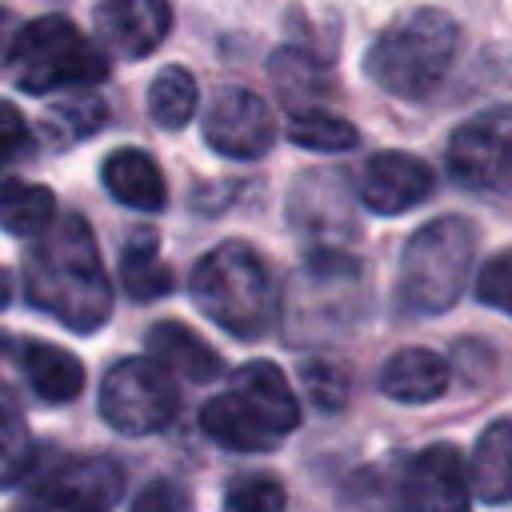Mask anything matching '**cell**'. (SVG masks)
I'll return each instance as SVG.
<instances>
[{
	"instance_id": "obj_31",
	"label": "cell",
	"mask_w": 512,
	"mask_h": 512,
	"mask_svg": "<svg viewBox=\"0 0 512 512\" xmlns=\"http://www.w3.org/2000/svg\"><path fill=\"white\" fill-rule=\"evenodd\" d=\"M268 68H272V80L284 92V100H300V96L320 88V68L304 52H296V48H280Z\"/></svg>"
},
{
	"instance_id": "obj_2",
	"label": "cell",
	"mask_w": 512,
	"mask_h": 512,
	"mask_svg": "<svg viewBox=\"0 0 512 512\" xmlns=\"http://www.w3.org/2000/svg\"><path fill=\"white\" fill-rule=\"evenodd\" d=\"M192 300L236 340H260L280 320V288L264 256L244 240L216 244L192 268Z\"/></svg>"
},
{
	"instance_id": "obj_37",
	"label": "cell",
	"mask_w": 512,
	"mask_h": 512,
	"mask_svg": "<svg viewBox=\"0 0 512 512\" xmlns=\"http://www.w3.org/2000/svg\"><path fill=\"white\" fill-rule=\"evenodd\" d=\"M0 348H4V340H0Z\"/></svg>"
},
{
	"instance_id": "obj_30",
	"label": "cell",
	"mask_w": 512,
	"mask_h": 512,
	"mask_svg": "<svg viewBox=\"0 0 512 512\" xmlns=\"http://www.w3.org/2000/svg\"><path fill=\"white\" fill-rule=\"evenodd\" d=\"M284 488L272 476H236L224 492L220 512H284Z\"/></svg>"
},
{
	"instance_id": "obj_5",
	"label": "cell",
	"mask_w": 512,
	"mask_h": 512,
	"mask_svg": "<svg viewBox=\"0 0 512 512\" xmlns=\"http://www.w3.org/2000/svg\"><path fill=\"white\" fill-rule=\"evenodd\" d=\"M456 44H460V28L452 16H444L440 8H416L372 40L364 56V72L376 88L400 100H420L444 80Z\"/></svg>"
},
{
	"instance_id": "obj_7",
	"label": "cell",
	"mask_w": 512,
	"mask_h": 512,
	"mask_svg": "<svg viewBox=\"0 0 512 512\" xmlns=\"http://www.w3.org/2000/svg\"><path fill=\"white\" fill-rule=\"evenodd\" d=\"M176 408H180L176 384L156 360L128 356V360H120L104 372L100 416L120 436H152V432L172 424Z\"/></svg>"
},
{
	"instance_id": "obj_27",
	"label": "cell",
	"mask_w": 512,
	"mask_h": 512,
	"mask_svg": "<svg viewBox=\"0 0 512 512\" xmlns=\"http://www.w3.org/2000/svg\"><path fill=\"white\" fill-rule=\"evenodd\" d=\"M288 140L308 152H348L356 144V128L324 108H296L288 116Z\"/></svg>"
},
{
	"instance_id": "obj_6",
	"label": "cell",
	"mask_w": 512,
	"mask_h": 512,
	"mask_svg": "<svg viewBox=\"0 0 512 512\" xmlns=\"http://www.w3.org/2000/svg\"><path fill=\"white\" fill-rule=\"evenodd\" d=\"M8 68L28 96H48L60 88H88L108 76V52L96 48L72 20L36 16L16 28L8 44Z\"/></svg>"
},
{
	"instance_id": "obj_10",
	"label": "cell",
	"mask_w": 512,
	"mask_h": 512,
	"mask_svg": "<svg viewBox=\"0 0 512 512\" xmlns=\"http://www.w3.org/2000/svg\"><path fill=\"white\" fill-rule=\"evenodd\" d=\"M124 472L108 456H60L32 484L20 512H112Z\"/></svg>"
},
{
	"instance_id": "obj_33",
	"label": "cell",
	"mask_w": 512,
	"mask_h": 512,
	"mask_svg": "<svg viewBox=\"0 0 512 512\" xmlns=\"http://www.w3.org/2000/svg\"><path fill=\"white\" fill-rule=\"evenodd\" d=\"M32 152V128L12 100H0V172Z\"/></svg>"
},
{
	"instance_id": "obj_26",
	"label": "cell",
	"mask_w": 512,
	"mask_h": 512,
	"mask_svg": "<svg viewBox=\"0 0 512 512\" xmlns=\"http://www.w3.org/2000/svg\"><path fill=\"white\" fill-rule=\"evenodd\" d=\"M108 120V108L100 96H68V100H56L44 120H40V132L52 148H68L92 132H100Z\"/></svg>"
},
{
	"instance_id": "obj_24",
	"label": "cell",
	"mask_w": 512,
	"mask_h": 512,
	"mask_svg": "<svg viewBox=\"0 0 512 512\" xmlns=\"http://www.w3.org/2000/svg\"><path fill=\"white\" fill-rule=\"evenodd\" d=\"M120 284L132 300H160L172 292V268L156 252L152 232H136L120 252Z\"/></svg>"
},
{
	"instance_id": "obj_16",
	"label": "cell",
	"mask_w": 512,
	"mask_h": 512,
	"mask_svg": "<svg viewBox=\"0 0 512 512\" xmlns=\"http://www.w3.org/2000/svg\"><path fill=\"white\" fill-rule=\"evenodd\" d=\"M144 348H148V360H156L168 376H180V380H192V384H208L224 372L216 348L180 320L152 324L148 336H144Z\"/></svg>"
},
{
	"instance_id": "obj_14",
	"label": "cell",
	"mask_w": 512,
	"mask_h": 512,
	"mask_svg": "<svg viewBox=\"0 0 512 512\" xmlns=\"http://www.w3.org/2000/svg\"><path fill=\"white\" fill-rule=\"evenodd\" d=\"M172 28L168 0H100L96 4V36L112 56L140 60L164 44Z\"/></svg>"
},
{
	"instance_id": "obj_3",
	"label": "cell",
	"mask_w": 512,
	"mask_h": 512,
	"mask_svg": "<svg viewBox=\"0 0 512 512\" xmlns=\"http://www.w3.org/2000/svg\"><path fill=\"white\" fill-rule=\"evenodd\" d=\"M476 228L464 216H436L408 236L396 268V312L436 316L448 312L472 280Z\"/></svg>"
},
{
	"instance_id": "obj_17",
	"label": "cell",
	"mask_w": 512,
	"mask_h": 512,
	"mask_svg": "<svg viewBox=\"0 0 512 512\" xmlns=\"http://www.w3.org/2000/svg\"><path fill=\"white\" fill-rule=\"evenodd\" d=\"M100 180L112 200L136 212H160L168 204V184L160 164L144 148H116L100 164Z\"/></svg>"
},
{
	"instance_id": "obj_8",
	"label": "cell",
	"mask_w": 512,
	"mask_h": 512,
	"mask_svg": "<svg viewBox=\"0 0 512 512\" xmlns=\"http://www.w3.org/2000/svg\"><path fill=\"white\" fill-rule=\"evenodd\" d=\"M292 232L316 248H344L360 236L352 180L340 168H308L296 176L284 208Z\"/></svg>"
},
{
	"instance_id": "obj_35",
	"label": "cell",
	"mask_w": 512,
	"mask_h": 512,
	"mask_svg": "<svg viewBox=\"0 0 512 512\" xmlns=\"http://www.w3.org/2000/svg\"><path fill=\"white\" fill-rule=\"evenodd\" d=\"M12 36H16V16L0 4V60H8V44H12Z\"/></svg>"
},
{
	"instance_id": "obj_18",
	"label": "cell",
	"mask_w": 512,
	"mask_h": 512,
	"mask_svg": "<svg viewBox=\"0 0 512 512\" xmlns=\"http://www.w3.org/2000/svg\"><path fill=\"white\" fill-rule=\"evenodd\" d=\"M448 360L432 348H400L380 368V392L400 404H432L448 392Z\"/></svg>"
},
{
	"instance_id": "obj_9",
	"label": "cell",
	"mask_w": 512,
	"mask_h": 512,
	"mask_svg": "<svg viewBox=\"0 0 512 512\" xmlns=\"http://www.w3.org/2000/svg\"><path fill=\"white\" fill-rule=\"evenodd\" d=\"M448 176L472 192H512V108H484L448 136Z\"/></svg>"
},
{
	"instance_id": "obj_11",
	"label": "cell",
	"mask_w": 512,
	"mask_h": 512,
	"mask_svg": "<svg viewBox=\"0 0 512 512\" xmlns=\"http://www.w3.org/2000/svg\"><path fill=\"white\" fill-rule=\"evenodd\" d=\"M204 140L212 152H220L228 160H256L276 140L272 108L252 88L228 84L212 96V104L204 112Z\"/></svg>"
},
{
	"instance_id": "obj_23",
	"label": "cell",
	"mask_w": 512,
	"mask_h": 512,
	"mask_svg": "<svg viewBox=\"0 0 512 512\" xmlns=\"http://www.w3.org/2000/svg\"><path fill=\"white\" fill-rule=\"evenodd\" d=\"M56 220V192L32 180H4L0 184V228L20 240H36Z\"/></svg>"
},
{
	"instance_id": "obj_12",
	"label": "cell",
	"mask_w": 512,
	"mask_h": 512,
	"mask_svg": "<svg viewBox=\"0 0 512 512\" xmlns=\"http://www.w3.org/2000/svg\"><path fill=\"white\" fill-rule=\"evenodd\" d=\"M404 512H468L472 508V488L464 460L452 444H432L416 452L404 472Z\"/></svg>"
},
{
	"instance_id": "obj_22",
	"label": "cell",
	"mask_w": 512,
	"mask_h": 512,
	"mask_svg": "<svg viewBox=\"0 0 512 512\" xmlns=\"http://www.w3.org/2000/svg\"><path fill=\"white\" fill-rule=\"evenodd\" d=\"M400 472L392 460H376V464H364L356 468L344 484H340V496H336V512H404V484H400Z\"/></svg>"
},
{
	"instance_id": "obj_21",
	"label": "cell",
	"mask_w": 512,
	"mask_h": 512,
	"mask_svg": "<svg viewBox=\"0 0 512 512\" xmlns=\"http://www.w3.org/2000/svg\"><path fill=\"white\" fill-rule=\"evenodd\" d=\"M464 472H468V488L484 504L512 500V416H500L480 432L472 464Z\"/></svg>"
},
{
	"instance_id": "obj_25",
	"label": "cell",
	"mask_w": 512,
	"mask_h": 512,
	"mask_svg": "<svg viewBox=\"0 0 512 512\" xmlns=\"http://www.w3.org/2000/svg\"><path fill=\"white\" fill-rule=\"evenodd\" d=\"M196 104H200V92H196V80H192L188 68L168 64V68H160L152 76V84H148V116L164 132H180L196 116Z\"/></svg>"
},
{
	"instance_id": "obj_1",
	"label": "cell",
	"mask_w": 512,
	"mask_h": 512,
	"mask_svg": "<svg viewBox=\"0 0 512 512\" xmlns=\"http://www.w3.org/2000/svg\"><path fill=\"white\" fill-rule=\"evenodd\" d=\"M24 296L72 332H96L112 316V280L84 216L52 220L24 256Z\"/></svg>"
},
{
	"instance_id": "obj_34",
	"label": "cell",
	"mask_w": 512,
	"mask_h": 512,
	"mask_svg": "<svg viewBox=\"0 0 512 512\" xmlns=\"http://www.w3.org/2000/svg\"><path fill=\"white\" fill-rule=\"evenodd\" d=\"M188 508V492L176 480H152L136 492L128 512H184Z\"/></svg>"
},
{
	"instance_id": "obj_13",
	"label": "cell",
	"mask_w": 512,
	"mask_h": 512,
	"mask_svg": "<svg viewBox=\"0 0 512 512\" xmlns=\"http://www.w3.org/2000/svg\"><path fill=\"white\" fill-rule=\"evenodd\" d=\"M432 188H436V176L420 156H412V152H376V156H368V164L360 172L356 196L376 216H400V212L424 204L432 196Z\"/></svg>"
},
{
	"instance_id": "obj_15",
	"label": "cell",
	"mask_w": 512,
	"mask_h": 512,
	"mask_svg": "<svg viewBox=\"0 0 512 512\" xmlns=\"http://www.w3.org/2000/svg\"><path fill=\"white\" fill-rule=\"evenodd\" d=\"M228 392L240 396V400L256 412V420H260L272 436H280V440L300 424V404H296V396H292L284 372H280L276 364H268V360H248V364H240V368L232 372V388H228Z\"/></svg>"
},
{
	"instance_id": "obj_4",
	"label": "cell",
	"mask_w": 512,
	"mask_h": 512,
	"mask_svg": "<svg viewBox=\"0 0 512 512\" xmlns=\"http://www.w3.org/2000/svg\"><path fill=\"white\" fill-rule=\"evenodd\" d=\"M364 272L344 248H316L280 300L284 336L300 348L344 336L364 316Z\"/></svg>"
},
{
	"instance_id": "obj_32",
	"label": "cell",
	"mask_w": 512,
	"mask_h": 512,
	"mask_svg": "<svg viewBox=\"0 0 512 512\" xmlns=\"http://www.w3.org/2000/svg\"><path fill=\"white\" fill-rule=\"evenodd\" d=\"M476 296H480L488 308H500V312L512 316V248L496 252V256L480 268V276H476Z\"/></svg>"
},
{
	"instance_id": "obj_20",
	"label": "cell",
	"mask_w": 512,
	"mask_h": 512,
	"mask_svg": "<svg viewBox=\"0 0 512 512\" xmlns=\"http://www.w3.org/2000/svg\"><path fill=\"white\" fill-rule=\"evenodd\" d=\"M200 428L208 440H216L220 448H232V452H272L280 444V436H272L256 420V412L232 392H220L200 408Z\"/></svg>"
},
{
	"instance_id": "obj_19",
	"label": "cell",
	"mask_w": 512,
	"mask_h": 512,
	"mask_svg": "<svg viewBox=\"0 0 512 512\" xmlns=\"http://www.w3.org/2000/svg\"><path fill=\"white\" fill-rule=\"evenodd\" d=\"M20 368H24L28 384H32V392L44 404H68L84 388V364L60 344L24 340L20 344Z\"/></svg>"
},
{
	"instance_id": "obj_28",
	"label": "cell",
	"mask_w": 512,
	"mask_h": 512,
	"mask_svg": "<svg viewBox=\"0 0 512 512\" xmlns=\"http://www.w3.org/2000/svg\"><path fill=\"white\" fill-rule=\"evenodd\" d=\"M32 464V444H28V424L16 408V400L0 388V488L20 480Z\"/></svg>"
},
{
	"instance_id": "obj_29",
	"label": "cell",
	"mask_w": 512,
	"mask_h": 512,
	"mask_svg": "<svg viewBox=\"0 0 512 512\" xmlns=\"http://www.w3.org/2000/svg\"><path fill=\"white\" fill-rule=\"evenodd\" d=\"M300 380H304V392L312 396V404H320L324 412H340L348 404V392H352V376L340 360H328V356H312L304 360L300 368Z\"/></svg>"
},
{
	"instance_id": "obj_36",
	"label": "cell",
	"mask_w": 512,
	"mask_h": 512,
	"mask_svg": "<svg viewBox=\"0 0 512 512\" xmlns=\"http://www.w3.org/2000/svg\"><path fill=\"white\" fill-rule=\"evenodd\" d=\"M12 296H16V280H12L8 268H0V312L12 304Z\"/></svg>"
}]
</instances>
